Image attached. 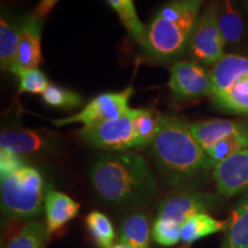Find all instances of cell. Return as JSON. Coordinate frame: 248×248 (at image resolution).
<instances>
[{"label": "cell", "instance_id": "6da1fadb", "mask_svg": "<svg viewBox=\"0 0 248 248\" xmlns=\"http://www.w3.org/2000/svg\"><path fill=\"white\" fill-rule=\"evenodd\" d=\"M184 119L162 114L157 135L151 142L155 166L170 188L193 191L203 184L215 168L207 152L192 135Z\"/></svg>", "mask_w": 248, "mask_h": 248}, {"label": "cell", "instance_id": "7a4b0ae2", "mask_svg": "<svg viewBox=\"0 0 248 248\" xmlns=\"http://www.w3.org/2000/svg\"><path fill=\"white\" fill-rule=\"evenodd\" d=\"M89 178L99 197L117 207L145 206L157 193L146 160L133 152L100 155L90 167Z\"/></svg>", "mask_w": 248, "mask_h": 248}, {"label": "cell", "instance_id": "3957f363", "mask_svg": "<svg viewBox=\"0 0 248 248\" xmlns=\"http://www.w3.org/2000/svg\"><path fill=\"white\" fill-rule=\"evenodd\" d=\"M204 0H171L155 14L146 28L142 51L152 61L177 60L187 51Z\"/></svg>", "mask_w": 248, "mask_h": 248}, {"label": "cell", "instance_id": "277c9868", "mask_svg": "<svg viewBox=\"0 0 248 248\" xmlns=\"http://www.w3.org/2000/svg\"><path fill=\"white\" fill-rule=\"evenodd\" d=\"M1 212L8 219H29L45 210L47 192L38 169L24 166L16 171L2 176Z\"/></svg>", "mask_w": 248, "mask_h": 248}, {"label": "cell", "instance_id": "5b68a950", "mask_svg": "<svg viewBox=\"0 0 248 248\" xmlns=\"http://www.w3.org/2000/svg\"><path fill=\"white\" fill-rule=\"evenodd\" d=\"M212 97L217 108L248 115V58L225 54L214 64Z\"/></svg>", "mask_w": 248, "mask_h": 248}, {"label": "cell", "instance_id": "8992f818", "mask_svg": "<svg viewBox=\"0 0 248 248\" xmlns=\"http://www.w3.org/2000/svg\"><path fill=\"white\" fill-rule=\"evenodd\" d=\"M136 109H130L117 119L107 121L98 125L83 126L79 137L91 146L109 152H125L138 148L137 135L133 125Z\"/></svg>", "mask_w": 248, "mask_h": 248}, {"label": "cell", "instance_id": "52a82bcc", "mask_svg": "<svg viewBox=\"0 0 248 248\" xmlns=\"http://www.w3.org/2000/svg\"><path fill=\"white\" fill-rule=\"evenodd\" d=\"M217 11L218 4L216 0H212L200 15L187 46L188 54L206 64H215L225 55V40L219 30Z\"/></svg>", "mask_w": 248, "mask_h": 248}, {"label": "cell", "instance_id": "ba28073f", "mask_svg": "<svg viewBox=\"0 0 248 248\" xmlns=\"http://www.w3.org/2000/svg\"><path fill=\"white\" fill-rule=\"evenodd\" d=\"M133 92V89L129 86L120 92L102 93L93 98L78 114L64 119L52 120V123L55 126H64L74 123H82L84 126H92L117 119L131 109L129 107V101Z\"/></svg>", "mask_w": 248, "mask_h": 248}, {"label": "cell", "instance_id": "9c48e42d", "mask_svg": "<svg viewBox=\"0 0 248 248\" xmlns=\"http://www.w3.org/2000/svg\"><path fill=\"white\" fill-rule=\"evenodd\" d=\"M221 199L217 194L199 191H182L161 201L156 219L169 221L183 225L198 214H208L215 209Z\"/></svg>", "mask_w": 248, "mask_h": 248}, {"label": "cell", "instance_id": "30bf717a", "mask_svg": "<svg viewBox=\"0 0 248 248\" xmlns=\"http://www.w3.org/2000/svg\"><path fill=\"white\" fill-rule=\"evenodd\" d=\"M169 88L177 100H192L210 95L212 74L198 62H175L170 68Z\"/></svg>", "mask_w": 248, "mask_h": 248}, {"label": "cell", "instance_id": "8fae6325", "mask_svg": "<svg viewBox=\"0 0 248 248\" xmlns=\"http://www.w3.org/2000/svg\"><path fill=\"white\" fill-rule=\"evenodd\" d=\"M59 147L55 133L45 130L9 129L0 135V148L24 156L33 154H47Z\"/></svg>", "mask_w": 248, "mask_h": 248}, {"label": "cell", "instance_id": "7c38bea8", "mask_svg": "<svg viewBox=\"0 0 248 248\" xmlns=\"http://www.w3.org/2000/svg\"><path fill=\"white\" fill-rule=\"evenodd\" d=\"M42 17L36 13L23 15L17 58L12 71L16 76L26 70L38 68L42 61Z\"/></svg>", "mask_w": 248, "mask_h": 248}, {"label": "cell", "instance_id": "4fadbf2b", "mask_svg": "<svg viewBox=\"0 0 248 248\" xmlns=\"http://www.w3.org/2000/svg\"><path fill=\"white\" fill-rule=\"evenodd\" d=\"M212 177L223 195L248 193V148L217 164Z\"/></svg>", "mask_w": 248, "mask_h": 248}, {"label": "cell", "instance_id": "5bb4252c", "mask_svg": "<svg viewBox=\"0 0 248 248\" xmlns=\"http://www.w3.org/2000/svg\"><path fill=\"white\" fill-rule=\"evenodd\" d=\"M190 128L192 135L207 152L223 139L248 129V120H206L192 123Z\"/></svg>", "mask_w": 248, "mask_h": 248}, {"label": "cell", "instance_id": "9a60e30c", "mask_svg": "<svg viewBox=\"0 0 248 248\" xmlns=\"http://www.w3.org/2000/svg\"><path fill=\"white\" fill-rule=\"evenodd\" d=\"M79 203L62 192L49 190L45 199L46 226L48 233H54L78 215Z\"/></svg>", "mask_w": 248, "mask_h": 248}, {"label": "cell", "instance_id": "2e32d148", "mask_svg": "<svg viewBox=\"0 0 248 248\" xmlns=\"http://www.w3.org/2000/svg\"><path fill=\"white\" fill-rule=\"evenodd\" d=\"M22 16H13L2 11L0 18V66L4 71H13L17 58Z\"/></svg>", "mask_w": 248, "mask_h": 248}, {"label": "cell", "instance_id": "e0dca14e", "mask_svg": "<svg viewBox=\"0 0 248 248\" xmlns=\"http://www.w3.org/2000/svg\"><path fill=\"white\" fill-rule=\"evenodd\" d=\"M223 248H248V193L238 201L228 219Z\"/></svg>", "mask_w": 248, "mask_h": 248}, {"label": "cell", "instance_id": "ac0fdd59", "mask_svg": "<svg viewBox=\"0 0 248 248\" xmlns=\"http://www.w3.org/2000/svg\"><path fill=\"white\" fill-rule=\"evenodd\" d=\"M151 226L144 213L133 212L124 218L120 230V241L132 248H148Z\"/></svg>", "mask_w": 248, "mask_h": 248}, {"label": "cell", "instance_id": "d6986e66", "mask_svg": "<svg viewBox=\"0 0 248 248\" xmlns=\"http://www.w3.org/2000/svg\"><path fill=\"white\" fill-rule=\"evenodd\" d=\"M228 221H218L209 214H198L190 217L182 225V243L190 246L194 241L225 230Z\"/></svg>", "mask_w": 248, "mask_h": 248}, {"label": "cell", "instance_id": "ffe728a7", "mask_svg": "<svg viewBox=\"0 0 248 248\" xmlns=\"http://www.w3.org/2000/svg\"><path fill=\"white\" fill-rule=\"evenodd\" d=\"M217 4H218L217 20L225 43L235 44L240 42L244 24L235 2L233 0H218Z\"/></svg>", "mask_w": 248, "mask_h": 248}, {"label": "cell", "instance_id": "44dd1931", "mask_svg": "<svg viewBox=\"0 0 248 248\" xmlns=\"http://www.w3.org/2000/svg\"><path fill=\"white\" fill-rule=\"evenodd\" d=\"M162 114L157 113L153 108H138L133 117V125L137 135L138 148L151 145L155 136L159 132Z\"/></svg>", "mask_w": 248, "mask_h": 248}, {"label": "cell", "instance_id": "7402d4cb", "mask_svg": "<svg viewBox=\"0 0 248 248\" xmlns=\"http://www.w3.org/2000/svg\"><path fill=\"white\" fill-rule=\"evenodd\" d=\"M106 1L119 15L121 22L125 27L131 38L141 45L146 33V28L139 20L133 0H106Z\"/></svg>", "mask_w": 248, "mask_h": 248}, {"label": "cell", "instance_id": "603a6c76", "mask_svg": "<svg viewBox=\"0 0 248 248\" xmlns=\"http://www.w3.org/2000/svg\"><path fill=\"white\" fill-rule=\"evenodd\" d=\"M86 226L99 248H111L115 241V230L110 219L100 212L93 210L86 216Z\"/></svg>", "mask_w": 248, "mask_h": 248}, {"label": "cell", "instance_id": "cb8c5ba5", "mask_svg": "<svg viewBox=\"0 0 248 248\" xmlns=\"http://www.w3.org/2000/svg\"><path fill=\"white\" fill-rule=\"evenodd\" d=\"M47 226L38 221H30L9 241L6 248H44L48 237Z\"/></svg>", "mask_w": 248, "mask_h": 248}, {"label": "cell", "instance_id": "d4e9b609", "mask_svg": "<svg viewBox=\"0 0 248 248\" xmlns=\"http://www.w3.org/2000/svg\"><path fill=\"white\" fill-rule=\"evenodd\" d=\"M248 148V129L244 131L234 133L230 137L217 142L215 146L207 151V154L215 164V167L222 161H224L232 155L240 153Z\"/></svg>", "mask_w": 248, "mask_h": 248}, {"label": "cell", "instance_id": "484cf974", "mask_svg": "<svg viewBox=\"0 0 248 248\" xmlns=\"http://www.w3.org/2000/svg\"><path fill=\"white\" fill-rule=\"evenodd\" d=\"M42 98L46 105L61 109H74L83 102L82 95L77 92L54 84H49Z\"/></svg>", "mask_w": 248, "mask_h": 248}, {"label": "cell", "instance_id": "4316f807", "mask_svg": "<svg viewBox=\"0 0 248 248\" xmlns=\"http://www.w3.org/2000/svg\"><path fill=\"white\" fill-rule=\"evenodd\" d=\"M152 235L155 243L162 247H171L182 241V225L169 221L155 219Z\"/></svg>", "mask_w": 248, "mask_h": 248}, {"label": "cell", "instance_id": "83f0119b", "mask_svg": "<svg viewBox=\"0 0 248 248\" xmlns=\"http://www.w3.org/2000/svg\"><path fill=\"white\" fill-rule=\"evenodd\" d=\"M17 77L20 78L18 91L21 93H36V94L40 93L43 94L49 86L47 77L38 68L23 71Z\"/></svg>", "mask_w": 248, "mask_h": 248}, {"label": "cell", "instance_id": "f1b7e54d", "mask_svg": "<svg viewBox=\"0 0 248 248\" xmlns=\"http://www.w3.org/2000/svg\"><path fill=\"white\" fill-rule=\"evenodd\" d=\"M26 166L22 156L14 154L13 152L0 148V177L9 175Z\"/></svg>", "mask_w": 248, "mask_h": 248}, {"label": "cell", "instance_id": "f546056e", "mask_svg": "<svg viewBox=\"0 0 248 248\" xmlns=\"http://www.w3.org/2000/svg\"><path fill=\"white\" fill-rule=\"evenodd\" d=\"M59 0H39L38 5L35 9V13L38 15L39 17L44 18L49 12L53 9V7L57 5Z\"/></svg>", "mask_w": 248, "mask_h": 248}, {"label": "cell", "instance_id": "4dcf8cb0", "mask_svg": "<svg viewBox=\"0 0 248 248\" xmlns=\"http://www.w3.org/2000/svg\"><path fill=\"white\" fill-rule=\"evenodd\" d=\"M111 248H132V247H130L129 245H125V244L120 243V244H117V245H114V246L111 247Z\"/></svg>", "mask_w": 248, "mask_h": 248}]
</instances>
